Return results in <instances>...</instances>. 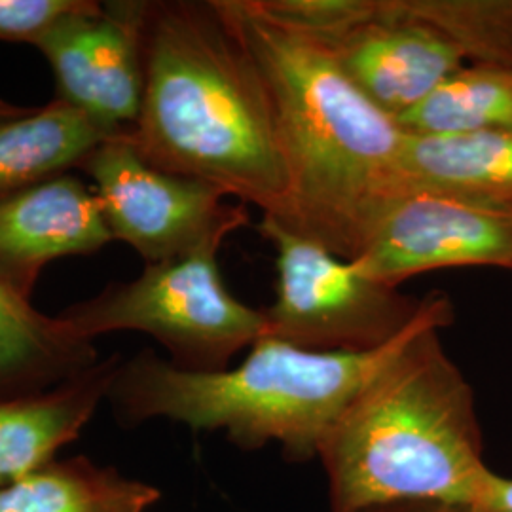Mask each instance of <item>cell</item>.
<instances>
[{"label": "cell", "instance_id": "obj_1", "mask_svg": "<svg viewBox=\"0 0 512 512\" xmlns=\"http://www.w3.org/2000/svg\"><path fill=\"white\" fill-rule=\"evenodd\" d=\"M264 78L287 171L281 222L344 260L404 190L406 131L359 92L327 48L266 18L255 0H215Z\"/></svg>", "mask_w": 512, "mask_h": 512}, {"label": "cell", "instance_id": "obj_2", "mask_svg": "<svg viewBox=\"0 0 512 512\" xmlns=\"http://www.w3.org/2000/svg\"><path fill=\"white\" fill-rule=\"evenodd\" d=\"M126 139L150 164L285 220L289 183L270 93L215 0L150 4L143 107Z\"/></svg>", "mask_w": 512, "mask_h": 512}, {"label": "cell", "instance_id": "obj_3", "mask_svg": "<svg viewBox=\"0 0 512 512\" xmlns=\"http://www.w3.org/2000/svg\"><path fill=\"white\" fill-rule=\"evenodd\" d=\"M418 330L349 401L321 442L330 512L395 503L471 507L484 461L475 391L440 342Z\"/></svg>", "mask_w": 512, "mask_h": 512}, {"label": "cell", "instance_id": "obj_4", "mask_svg": "<svg viewBox=\"0 0 512 512\" xmlns=\"http://www.w3.org/2000/svg\"><path fill=\"white\" fill-rule=\"evenodd\" d=\"M454 319L450 296L439 291L420 323L380 351H311L262 336L238 366L220 372L181 370L143 349L122 361L107 401L126 425L175 421L224 433L245 452L277 442L285 458L304 463L317 459L332 423L408 338L429 325L450 327Z\"/></svg>", "mask_w": 512, "mask_h": 512}, {"label": "cell", "instance_id": "obj_5", "mask_svg": "<svg viewBox=\"0 0 512 512\" xmlns=\"http://www.w3.org/2000/svg\"><path fill=\"white\" fill-rule=\"evenodd\" d=\"M222 243L190 255L147 264L126 283H110L57 317L82 340L133 330L160 342L169 363L188 372H220L266 336L264 308L228 291L219 268Z\"/></svg>", "mask_w": 512, "mask_h": 512}, {"label": "cell", "instance_id": "obj_6", "mask_svg": "<svg viewBox=\"0 0 512 512\" xmlns=\"http://www.w3.org/2000/svg\"><path fill=\"white\" fill-rule=\"evenodd\" d=\"M256 230L274 245L277 270L274 304L264 308L266 336L296 348L380 351L414 329L437 300L439 291L412 298L368 277L272 217H262Z\"/></svg>", "mask_w": 512, "mask_h": 512}, {"label": "cell", "instance_id": "obj_7", "mask_svg": "<svg viewBox=\"0 0 512 512\" xmlns=\"http://www.w3.org/2000/svg\"><path fill=\"white\" fill-rule=\"evenodd\" d=\"M78 171L88 175L112 238L147 264L224 243L251 220L247 205H228L217 186L147 162L126 135L101 143Z\"/></svg>", "mask_w": 512, "mask_h": 512}, {"label": "cell", "instance_id": "obj_8", "mask_svg": "<svg viewBox=\"0 0 512 512\" xmlns=\"http://www.w3.org/2000/svg\"><path fill=\"white\" fill-rule=\"evenodd\" d=\"M152 0H84L33 44L55 76L57 97L112 137L135 128L145 95Z\"/></svg>", "mask_w": 512, "mask_h": 512}, {"label": "cell", "instance_id": "obj_9", "mask_svg": "<svg viewBox=\"0 0 512 512\" xmlns=\"http://www.w3.org/2000/svg\"><path fill=\"white\" fill-rule=\"evenodd\" d=\"M351 262L391 287L446 268L512 270V219L406 190L387 205Z\"/></svg>", "mask_w": 512, "mask_h": 512}, {"label": "cell", "instance_id": "obj_10", "mask_svg": "<svg viewBox=\"0 0 512 512\" xmlns=\"http://www.w3.org/2000/svg\"><path fill=\"white\" fill-rule=\"evenodd\" d=\"M321 46L351 84L397 122L465 67L458 46L404 12L399 0H378L374 18Z\"/></svg>", "mask_w": 512, "mask_h": 512}, {"label": "cell", "instance_id": "obj_11", "mask_svg": "<svg viewBox=\"0 0 512 512\" xmlns=\"http://www.w3.org/2000/svg\"><path fill=\"white\" fill-rule=\"evenodd\" d=\"M114 241L92 184L74 171L0 198V279L31 300L57 258L92 255Z\"/></svg>", "mask_w": 512, "mask_h": 512}, {"label": "cell", "instance_id": "obj_12", "mask_svg": "<svg viewBox=\"0 0 512 512\" xmlns=\"http://www.w3.org/2000/svg\"><path fill=\"white\" fill-rule=\"evenodd\" d=\"M120 355L99 359L88 370L38 393L0 399V488L55 461L80 437L122 365Z\"/></svg>", "mask_w": 512, "mask_h": 512}, {"label": "cell", "instance_id": "obj_13", "mask_svg": "<svg viewBox=\"0 0 512 512\" xmlns=\"http://www.w3.org/2000/svg\"><path fill=\"white\" fill-rule=\"evenodd\" d=\"M404 190L435 194L512 219V131L446 135L406 133L401 152Z\"/></svg>", "mask_w": 512, "mask_h": 512}, {"label": "cell", "instance_id": "obj_14", "mask_svg": "<svg viewBox=\"0 0 512 512\" xmlns=\"http://www.w3.org/2000/svg\"><path fill=\"white\" fill-rule=\"evenodd\" d=\"M99 361L57 315L38 311L0 279V399L46 391Z\"/></svg>", "mask_w": 512, "mask_h": 512}, {"label": "cell", "instance_id": "obj_15", "mask_svg": "<svg viewBox=\"0 0 512 512\" xmlns=\"http://www.w3.org/2000/svg\"><path fill=\"white\" fill-rule=\"evenodd\" d=\"M114 139L84 114L54 99L0 124V198L61 173L78 171L101 143Z\"/></svg>", "mask_w": 512, "mask_h": 512}, {"label": "cell", "instance_id": "obj_16", "mask_svg": "<svg viewBox=\"0 0 512 512\" xmlns=\"http://www.w3.org/2000/svg\"><path fill=\"white\" fill-rule=\"evenodd\" d=\"M160 497L152 484L92 459H55L0 488V512H148Z\"/></svg>", "mask_w": 512, "mask_h": 512}, {"label": "cell", "instance_id": "obj_17", "mask_svg": "<svg viewBox=\"0 0 512 512\" xmlns=\"http://www.w3.org/2000/svg\"><path fill=\"white\" fill-rule=\"evenodd\" d=\"M412 135L512 131V71L465 65L399 120Z\"/></svg>", "mask_w": 512, "mask_h": 512}, {"label": "cell", "instance_id": "obj_18", "mask_svg": "<svg viewBox=\"0 0 512 512\" xmlns=\"http://www.w3.org/2000/svg\"><path fill=\"white\" fill-rule=\"evenodd\" d=\"M439 29L473 65L512 71V0H399Z\"/></svg>", "mask_w": 512, "mask_h": 512}, {"label": "cell", "instance_id": "obj_19", "mask_svg": "<svg viewBox=\"0 0 512 512\" xmlns=\"http://www.w3.org/2000/svg\"><path fill=\"white\" fill-rule=\"evenodd\" d=\"M255 4L277 25L321 44L378 14V0H255Z\"/></svg>", "mask_w": 512, "mask_h": 512}, {"label": "cell", "instance_id": "obj_20", "mask_svg": "<svg viewBox=\"0 0 512 512\" xmlns=\"http://www.w3.org/2000/svg\"><path fill=\"white\" fill-rule=\"evenodd\" d=\"M84 0H0V40L35 44Z\"/></svg>", "mask_w": 512, "mask_h": 512}, {"label": "cell", "instance_id": "obj_21", "mask_svg": "<svg viewBox=\"0 0 512 512\" xmlns=\"http://www.w3.org/2000/svg\"><path fill=\"white\" fill-rule=\"evenodd\" d=\"M475 512H512V478L490 471L471 503Z\"/></svg>", "mask_w": 512, "mask_h": 512}, {"label": "cell", "instance_id": "obj_22", "mask_svg": "<svg viewBox=\"0 0 512 512\" xmlns=\"http://www.w3.org/2000/svg\"><path fill=\"white\" fill-rule=\"evenodd\" d=\"M359 512H475L467 505H448V503H395L370 507Z\"/></svg>", "mask_w": 512, "mask_h": 512}, {"label": "cell", "instance_id": "obj_23", "mask_svg": "<svg viewBox=\"0 0 512 512\" xmlns=\"http://www.w3.org/2000/svg\"><path fill=\"white\" fill-rule=\"evenodd\" d=\"M29 110H31V107L29 109L27 107H18V105H12V103L0 99V124L16 120L19 116H23L25 112H29Z\"/></svg>", "mask_w": 512, "mask_h": 512}]
</instances>
